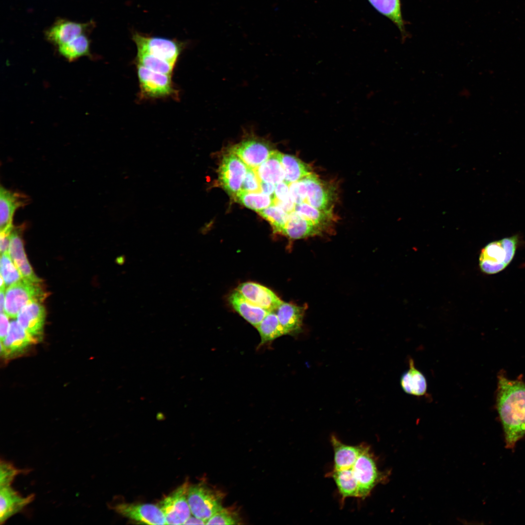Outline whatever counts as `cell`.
Listing matches in <instances>:
<instances>
[{"label": "cell", "mask_w": 525, "mask_h": 525, "mask_svg": "<svg viewBox=\"0 0 525 525\" xmlns=\"http://www.w3.org/2000/svg\"><path fill=\"white\" fill-rule=\"evenodd\" d=\"M258 213L269 223L274 232L281 233L288 220V213L275 204L258 211Z\"/></svg>", "instance_id": "obj_34"}, {"label": "cell", "mask_w": 525, "mask_h": 525, "mask_svg": "<svg viewBox=\"0 0 525 525\" xmlns=\"http://www.w3.org/2000/svg\"><path fill=\"white\" fill-rule=\"evenodd\" d=\"M261 338L259 347L285 335L275 312H269L256 327Z\"/></svg>", "instance_id": "obj_29"}, {"label": "cell", "mask_w": 525, "mask_h": 525, "mask_svg": "<svg viewBox=\"0 0 525 525\" xmlns=\"http://www.w3.org/2000/svg\"><path fill=\"white\" fill-rule=\"evenodd\" d=\"M358 483V498L368 496L379 484L388 479V472L378 470L376 459L367 444L352 467Z\"/></svg>", "instance_id": "obj_3"}, {"label": "cell", "mask_w": 525, "mask_h": 525, "mask_svg": "<svg viewBox=\"0 0 525 525\" xmlns=\"http://www.w3.org/2000/svg\"><path fill=\"white\" fill-rule=\"evenodd\" d=\"M28 196L20 192L11 191L1 186L0 188V230L12 228L13 216L16 210L27 205Z\"/></svg>", "instance_id": "obj_15"}, {"label": "cell", "mask_w": 525, "mask_h": 525, "mask_svg": "<svg viewBox=\"0 0 525 525\" xmlns=\"http://www.w3.org/2000/svg\"><path fill=\"white\" fill-rule=\"evenodd\" d=\"M238 290L246 299L268 312H275L282 301L269 288L253 282L240 284Z\"/></svg>", "instance_id": "obj_16"}, {"label": "cell", "mask_w": 525, "mask_h": 525, "mask_svg": "<svg viewBox=\"0 0 525 525\" xmlns=\"http://www.w3.org/2000/svg\"><path fill=\"white\" fill-rule=\"evenodd\" d=\"M223 156L218 171V180L223 189L234 197L241 191L248 167L228 151Z\"/></svg>", "instance_id": "obj_8"}, {"label": "cell", "mask_w": 525, "mask_h": 525, "mask_svg": "<svg viewBox=\"0 0 525 525\" xmlns=\"http://www.w3.org/2000/svg\"><path fill=\"white\" fill-rule=\"evenodd\" d=\"M137 65H141L152 71L171 75L175 64L158 58L149 53L138 51L136 56Z\"/></svg>", "instance_id": "obj_33"}, {"label": "cell", "mask_w": 525, "mask_h": 525, "mask_svg": "<svg viewBox=\"0 0 525 525\" xmlns=\"http://www.w3.org/2000/svg\"><path fill=\"white\" fill-rule=\"evenodd\" d=\"M206 522L204 520L197 518L193 515H191L185 522L184 525H206Z\"/></svg>", "instance_id": "obj_44"}, {"label": "cell", "mask_w": 525, "mask_h": 525, "mask_svg": "<svg viewBox=\"0 0 525 525\" xmlns=\"http://www.w3.org/2000/svg\"><path fill=\"white\" fill-rule=\"evenodd\" d=\"M332 210H328L316 209L307 202L295 205L294 211L312 222L322 230L332 219Z\"/></svg>", "instance_id": "obj_30"}, {"label": "cell", "mask_w": 525, "mask_h": 525, "mask_svg": "<svg viewBox=\"0 0 525 525\" xmlns=\"http://www.w3.org/2000/svg\"><path fill=\"white\" fill-rule=\"evenodd\" d=\"M305 312L304 306L283 301L280 305L275 312L285 335L299 332L302 325Z\"/></svg>", "instance_id": "obj_21"}, {"label": "cell", "mask_w": 525, "mask_h": 525, "mask_svg": "<svg viewBox=\"0 0 525 525\" xmlns=\"http://www.w3.org/2000/svg\"><path fill=\"white\" fill-rule=\"evenodd\" d=\"M260 181L255 170L248 168L241 191L247 192H260Z\"/></svg>", "instance_id": "obj_39"}, {"label": "cell", "mask_w": 525, "mask_h": 525, "mask_svg": "<svg viewBox=\"0 0 525 525\" xmlns=\"http://www.w3.org/2000/svg\"><path fill=\"white\" fill-rule=\"evenodd\" d=\"M379 13L390 19L399 29L403 42L408 37L402 18L400 0H367Z\"/></svg>", "instance_id": "obj_25"}, {"label": "cell", "mask_w": 525, "mask_h": 525, "mask_svg": "<svg viewBox=\"0 0 525 525\" xmlns=\"http://www.w3.org/2000/svg\"><path fill=\"white\" fill-rule=\"evenodd\" d=\"M279 158L288 184L301 180L313 173L307 164L292 155L279 152Z\"/></svg>", "instance_id": "obj_26"}, {"label": "cell", "mask_w": 525, "mask_h": 525, "mask_svg": "<svg viewBox=\"0 0 525 525\" xmlns=\"http://www.w3.org/2000/svg\"><path fill=\"white\" fill-rule=\"evenodd\" d=\"M334 453V470L352 468L367 444L350 445L341 442L335 435L331 437Z\"/></svg>", "instance_id": "obj_19"}, {"label": "cell", "mask_w": 525, "mask_h": 525, "mask_svg": "<svg viewBox=\"0 0 525 525\" xmlns=\"http://www.w3.org/2000/svg\"><path fill=\"white\" fill-rule=\"evenodd\" d=\"M24 226V224L14 226L11 233L9 253L23 279L34 282H41L42 280L34 273L24 251L22 239Z\"/></svg>", "instance_id": "obj_13"}, {"label": "cell", "mask_w": 525, "mask_h": 525, "mask_svg": "<svg viewBox=\"0 0 525 525\" xmlns=\"http://www.w3.org/2000/svg\"><path fill=\"white\" fill-rule=\"evenodd\" d=\"M133 40L138 51L152 54L175 65L183 47V44L175 40L158 36H149L137 33Z\"/></svg>", "instance_id": "obj_9"}, {"label": "cell", "mask_w": 525, "mask_h": 525, "mask_svg": "<svg viewBox=\"0 0 525 525\" xmlns=\"http://www.w3.org/2000/svg\"><path fill=\"white\" fill-rule=\"evenodd\" d=\"M0 342H3L9 331L10 324L9 322L8 316L5 313H0Z\"/></svg>", "instance_id": "obj_42"}, {"label": "cell", "mask_w": 525, "mask_h": 525, "mask_svg": "<svg viewBox=\"0 0 525 525\" xmlns=\"http://www.w3.org/2000/svg\"><path fill=\"white\" fill-rule=\"evenodd\" d=\"M228 300L233 308L256 328L269 312L246 299L237 290L231 293Z\"/></svg>", "instance_id": "obj_20"}, {"label": "cell", "mask_w": 525, "mask_h": 525, "mask_svg": "<svg viewBox=\"0 0 525 525\" xmlns=\"http://www.w3.org/2000/svg\"><path fill=\"white\" fill-rule=\"evenodd\" d=\"M59 53L70 61L74 60L89 53V41L82 34L71 40L58 46Z\"/></svg>", "instance_id": "obj_31"}, {"label": "cell", "mask_w": 525, "mask_h": 525, "mask_svg": "<svg viewBox=\"0 0 525 525\" xmlns=\"http://www.w3.org/2000/svg\"><path fill=\"white\" fill-rule=\"evenodd\" d=\"M39 283L22 279L8 286L5 291L4 313L14 318L26 305L42 302L47 293Z\"/></svg>", "instance_id": "obj_4"}, {"label": "cell", "mask_w": 525, "mask_h": 525, "mask_svg": "<svg viewBox=\"0 0 525 525\" xmlns=\"http://www.w3.org/2000/svg\"><path fill=\"white\" fill-rule=\"evenodd\" d=\"M0 275L4 280L6 287H7L23 279L12 260L9 252L1 254Z\"/></svg>", "instance_id": "obj_35"}, {"label": "cell", "mask_w": 525, "mask_h": 525, "mask_svg": "<svg viewBox=\"0 0 525 525\" xmlns=\"http://www.w3.org/2000/svg\"><path fill=\"white\" fill-rule=\"evenodd\" d=\"M45 317V309L38 302L25 306L17 317L18 323L35 342L41 338Z\"/></svg>", "instance_id": "obj_14"}, {"label": "cell", "mask_w": 525, "mask_h": 525, "mask_svg": "<svg viewBox=\"0 0 525 525\" xmlns=\"http://www.w3.org/2000/svg\"><path fill=\"white\" fill-rule=\"evenodd\" d=\"M87 27L84 23L60 20L47 31V38L59 46L83 34Z\"/></svg>", "instance_id": "obj_24"}, {"label": "cell", "mask_w": 525, "mask_h": 525, "mask_svg": "<svg viewBox=\"0 0 525 525\" xmlns=\"http://www.w3.org/2000/svg\"><path fill=\"white\" fill-rule=\"evenodd\" d=\"M244 206L259 211L273 204L274 199L261 192H247L241 191L234 197Z\"/></svg>", "instance_id": "obj_32"}, {"label": "cell", "mask_w": 525, "mask_h": 525, "mask_svg": "<svg viewBox=\"0 0 525 525\" xmlns=\"http://www.w3.org/2000/svg\"><path fill=\"white\" fill-rule=\"evenodd\" d=\"M322 231L320 228L294 210L289 213L281 234L292 239H299L318 235Z\"/></svg>", "instance_id": "obj_22"}, {"label": "cell", "mask_w": 525, "mask_h": 525, "mask_svg": "<svg viewBox=\"0 0 525 525\" xmlns=\"http://www.w3.org/2000/svg\"><path fill=\"white\" fill-rule=\"evenodd\" d=\"M408 364L409 368L401 376V387L407 394L416 397L423 396L427 391L428 385L426 377L416 368L412 358L409 359Z\"/></svg>", "instance_id": "obj_23"}, {"label": "cell", "mask_w": 525, "mask_h": 525, "mask_svg": "<svg viewBox=\"0 0 525 525\" xmlns=\"http://www.w3.org/2000/svg\"><path fill=\"white\" fill-rule=\"evenodd\" d=\"M31 494L22 497L11 485L0 486V522L4 523L9 518L22 510L34 499Z\"/></svg>", "instance_id": "obj_17"}, {"label": "cell", "mask_w": 525, "mask_h": 525, "mask_svg": "<svg viewBox=\"0 0 525 525\" xmlns=\"http://www.w3.org/2000/svg\"><path fill=\"white\" fill-rule=\"evenodd\" d=\"M137 66L141 97L156 99L177 96V91L173 85L171 75L156 72L140 65Z\"/></svg>", "instance_id": "obj_7"}, {"label": "cell", "mask_w": 525, "mask_h": 525, "mask_svg": "<svg viewBox=\"0 0 525 525\" xmlns=\"http://www.w3.org/2000/svg\"><path fill=\"white\" fill-rule=\"evenodd\" d=\"M5 289H0V313L4 312V306L5 301Z\"/></svg>", "instance_id": "obj_45"}, {"label": "cell", "mask_w": 525, "mask_h": 525, "mask_svg": "<svg viewBox=\"0 0 525 525\" xmlns=\"http://www.w3.org/2000/svg\"><path fill=\"white\" fill-rule=\"evenodd\" d=\"M275 190L274 184L262 181H260V192L268 195L274 199Z\"/></svg>", "instance_id": "obj_43"}, {"label": "cell", "mask_w": 525, "mask_h": 525, "mask_svg": "<svg viewBox=\"0 0 525 525\" xmlns=\"http://www.w3.org/2000/svg\"><path fill=\"white\" fill-rule=\"evenodd\" d=\"M279 153L275 150L265 161L254 169L261 181L278 184L284 180Z\"/></svg>", "instance_id": "obj_28"}, {"label": "cell", "mask_w": 525, "mask_h": 525, "mask_svg": "<svg viewBox=\"0 0 525 525\" xmlns=\"http://www.w3.org/2000/svg\"><path fill=\"white\" fill-rule=\"evenodd\" d=\"M497 389V408L506 447L512 449L525 436V383L501 374Z\"/></svg>", "instance_id": "obj_1"}, {"label": "cell", "mask_w": 525, "mask_h": 525, "mask_svg": "<svg viewBox=\"0 0 525 525\" xmlns=\"http://www.w3.org/2000/svg\"><path fill=\"white\" fill-rule=\"evenodd\" d=\"M275 150L267 140L249 134L228 151L238 157L248 168L255 169L265 161Z\"/></svg>", "instance_id": "obj_6"}, {"label": "cell", "mask_w": 525, "mask_h": 525, "mask_svg": "<svg viewBox=\"0 0 525 525\" xmlns=\"http://www.w3.org/2000/svg\"><path fill=\"white\" fill-rule=\"evenodd\" d=\"M289 184L284 181L276 184L274 201L286 202L291 200Z\"/></svg>", "instance_id": "obj_40"}, {"label": "cell", "mask_w": 525, "mask_h": 525, "mask_svg": "<svg viewBox=\"0 0 525 525\" xmlns=\"http://www.w3.org/2000/svg\"><path fill=\"white\" fill-rule=\"evenodd\" d=\"M35 341L24 330L17 320L10 322L8 334L1 342L0 352L5 357L19 353Z\"/></svg>", "instance_id": "obj_18"}, {"label": "cell", "mask_w": 525, "mask_h": 525, "mask_svg": "<svg viewBox=\"0 0 525 525\" xmlns=\"http://www.w3.org/2000/svg\"><path fill=\"white\" fill-rule=\"evenodd\" d=\"M189 483L185 481L164 498L159 506L167 525H184L192 515L188 501Z\"/></svg>", "instance_id": "obj_10"}, {"label": "cell", "mask_w": 525, "mask_h": 525, "mask_svg": "<svg viewBox=\"0 0 525 525\" xmlns=\"http://www.w3.org/2000/svg\"><path fill=\"white\" fill-rule=\"evenodd\" d=\"M13 227L14 226L11 228L0 231V250L1 254L9 252L11 233Z\"/></svg>", "instance_id": "obj_41"}, {"label": "cell", "mask_w": 525, "mask_h": 525, "mask_svg": "<svg viewBox=\"0 0 525 525\" xmlns=\"http://www.w3.org/2000/svg\"><path fill=\"white\" fill-rule=\"evenodd\" d=\"M224 494L201 482L190 485L188 501L192 514L206 522L222 507Z\"/></svg>", "instance_id": "obj_5"}, {"label": "cell", "mask_w": 525, "mask_h": 525, "mask_svg": "<svg viewBox=\"0 0 525 525\" xmlns=\"http://www.w3.org/2000/svg\"><path fill=\"white\" fill-rule=\"evenodd\" d=\"M241 521L237 509L222 507L207 521L206 525H241Z\"/></svg>", "instance_id": "obj_36"}, {"label": "cell", "mask_w": 525, "mask_h": 525, "mask_svg": "<svg viewBox=\"0 0 525 525\" xmlns=\"http://www.w3.org/2000/svg\"><path fill=\"white\" fill-rule=\"evenodd\" d=\"M290 196L295 205L306 202L307 188L303 179L289 185Z\"/></svg>", "instance_id": "obj_38"}, {"label": "cell", "mask_w": 525, "mask_h": 525, "mask_svg": "<svg viewBox=\"0 0 525 525\" xmlns=\"http://www.w3.org/2000/svg\"><path fill=\"white\" fill-rule=\"evenodd\" d=\"M327 476L332 478L341 495L342 504L349 497L358 498V483L352 468L334 470L329 472Z\"/></svg>", "instance_id": "obj_27"}, {"label": "cell", "mask_w": 525, "mask_h": 525, "mask_svg": "<svg viewBox=\"0 0 525 525\" xmlns=\"http://www.w3.org/2000/svg\"><path fill=\"white\" fill-rule=\"evenodd\" d=\"M517 242V236H513L487 244L479 256L481 271L487 274H494L504 270L514 256Z\"/></svg>", "instance_id": "obj_2"}, {"label": "cell", "mask_w": 525, "mask_h": 525, "mask_svg": "<svg viewBox=\"0 0 525 525\" xmlns=\"http://www.w3.org/2000/svg\"><path fill=\"white\" fill-rule=\"evenodd\" d=\"M114 509L125 517L143 524L167 525L160 508L153 504L121 503L116 505Z\"/></svg>", "instance_id": "obj_11"}, {"label": "cell", "mask_w": 525, "mask_h": 525, "mask_svg": "<svg viewBox=\"0 0 525 525\" xmlns=\"http://www.w3.org/2000/svg\"><path fill=\"white\" fill-rule=\"evenodd\" d=\"M307 188L306 202L321 210H332L334 190L315 174L303 178Z\"/></svg>", "instance_id": "obj_12"}, {"label": "cell", "mask_w": 525, "mask_h": 525, "mask_svg": "<svg viewBox=\"0 0 525 525\" xmlns=\"http://www.w3.org/2000/svg\"><path fill=\"white\" fill-rule=\"evenodd\" d=\"M22 470L16 468L11 463L1 460L0 464V486L11 485L15 477Z\"/></svg>", "instance_id": "obj_37"}]
</instances>
